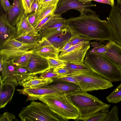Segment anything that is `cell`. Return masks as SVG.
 Listing matches in <instances>:
<instances>
[{
    "label": "cell",
    "mask_w": 121,
    "mask_h": 121,
    "mask_svg": "<svg viewBox=\"0 0 121 121\" xmlns=\"http://www.w3.org/2000/svg\"><path fill=\"white\" fill-rule=\"evenodd\" d=\"M90 41H83L65 51L59 52L58 58L67 63L83 64L86 54L90 48Z\"/></svg>",
    "instance_id": "cell-7"
},
{
    "label": "cell",
    "mask_w": 121,
    "mask_h": 121,
    "mask_svg": "<svg viewBox=\"0 0 121 121\" xmlns=\"http://www.w3.org/2000/svg\"><path fill=\"white\" fill-rule=\"evenodd\" d=\"M53 79V82L47 86L56 89L63 94L67 95L81 91L79 85L75 84L57 78Z\"/></svg>",
    "instance_id": "cell-19"
},
{
    "label": "cell",
    "mask_w": 121,
    "mask_h": 121,
    "mask_svg": "<svg viewBox=\"0 0 121 121\" xmlns=\"http://www.w3.org/2000/svg\"><path fill=\"white\" fill-rule=\"evenodd\" d=\"M90 44V46L92 48L88 50L90 52L103 54H104L105 52L106 48L105 44L96 41L91 42Z\"/></svg>",
    "instance_id": "cell-31"
},
{
    "label": "cell",
    "mask_w": 121,
    "mask_h": 121,
    "mask_svg": "<svg viewBox=\"0 0 121 121\" xmlns=\"http://www.w3.org/2000/svg\"><path fill=\"white\" fill-rule=\"evenodd\" d=\"M40 7L39 0H34L31 7L30 13L32 12H37Z\"/></svg>",
    "instance_id": "cell-43"
},
{
    "label": "cell",
    "mask_w": 121,
    "mask_h": 121,
    "mask_svg": "<svg viewBox=\"0 0 121 121\" xmlns=\"http://www.w3.org/2000/svg\"><path fill=\"white\" fill-rule=\"evenodd\" d=\"M32 52L15 48H0V55L3 61L12 60L24 55Z\"/></svg>",
    "instance_id": "cell-22"
},
{
    "label": "cell",
    "mask_w": 121,
    "mask_h": 121,
    "mask_svg": "<svg viewBox=\"0 0 121 121\" xmlns=\"http://www.w3.org/2000/svg\"><path fill=\"white\" fill-rule=\"evenodd\" d=\"M47 59L48 64L49 67L54 69L63 67L65 65V62L58 58H54L48 57Z\"/></svg>",
    "instance_id": "cell-34"
},
{
    "label": "cell",
    "mask_w": 121,
    "mask_h": 121,
    "mask_svg": "<svg viewBox=\"0 0 121 121\" xmlns=\"http://www.w3.org/2000/svg\"><path fill=\"white\" fill-rule=\"evenodd\" d=\"M16 28L17 37L27 35H39L29 22L27 16L25 13L17 24Z\"/></svg>",
    "instance_id": "cell-20"
},
{
    "label": "cell",
    "mask_w": 121,
    "mask_h": 121,
    "mask_svg": "<svg viewBox=\"0 0 121 121\" xmlns=\"http://www.w3.org/2000/svg\"><path fill=\"white\" fill-rule=\"evenodd\" d=\"M87 40H88L85 38L73 35L68 42L72 46Z\"/></svg>",
    "instance_id": "cell-39"
},
{
    "label": "cell",
    "mask_w": 121,
    "mask_h": 121,
    "mask_svg": "<svg viewBox=\"0 0 121 121\" xmlns=\"http://www.w3.org/2000/svg\"><path fill=\"white\" fill-rule=\"evenodd\" d=\"M73 35L66 26L53 30L46 34L43 37L46 38L59 52Z\"/></svg>",
    "instance_id": "cell-9"
},
{
    "label": "cell",
    "mask_w": 121,
    "mask_h": 121,
    "mask_svg": "<svg viewBox=\"0 0 121 121\" xmlns=\"http://www.w3.org/2000/svg\"><path fill=\"white\" fill-rule=\"evenodd\" d=\"M96 2L111 5L112 7L115 6L114 0H92Z\"/></svg>",
    "instance_id": "cell-46"
},
{
    "label": "cell",
    "mask_w": 121,
    "mask_h": 121,
    "mask_svg": "<svg viewBox=\"0 0 121 121\" xmlns=\"http://www.w3.org/2000/svg\"><path fill=\"white\" fill-rule=\"evenodd\" d=\"M64 66L69 70L71 73L80 71H91L90 68L86 65L70 63L65 62Z\"/></svg>",
    "instance_id": "cell-27"
},
{
    "label": "cell",
    "mask_w": 121,
    "mask_h": 121,
    "mask_svg": "<svg viewBox=\"0 0 121 121\" xmlns=\"http://www.w3.org/2000/svg\"><path fill=\"white\" fill-rule=\"evenodd\" d=\"M81 2L89 4L91 3V1L92 0H78Z\"/></svg>",
    "instance_id": "cell-48"
},
{
    "label": "cell",
    "mask_w": 121,
    "mask_h": 121,
    "mask_svg": "<svg viewBox=\"0 0 121 121\" xmlns=\"http://www.w3.org/2000/svg\"><path fill=\"white\" fill-rule=\"evenodd\" d=\"M60 80L72 82L78 85V81L73 77L68 75L59 77L56 78Z\"/></svg>",
    "instance_id": "cell-42"
},
{
    "label": "cell",
    "mask_w": 121,
    "mask_h": 121,
    "mask_svg": "<svg viewBox=\"0 0 121 121\" xmlns=\"http://www.w3.org/2000/svg\"><path fill=\"white\" fill-rule=\"evenodd\" d=\"M14 39L24 43L35 44L41 38L39 35H27L17 36Z\"/></svg>",
    "instance_id": "cell-28"
},
{
    "label": "cell",
    "mask_w": 121,
    "mask_h": 121,
    "mask_svg": "<svg viewBox=\"0 0 121 121\" xmlns=\"http://www.w3.org/2000/svg\"><path fill=\"white\" fill-rule=\"evenodd\" d=\"M32 52L24 54L11 61L17 67H26L29 63Z\"/></svg>",
    "instance_id": "cell-30"
},
{
    "label": "cell",
    "mask_w": 121,
    "mask_h": 121,
    "mask_svg": "<svg viewBox=\"0 0 121 121\" xmlns=\"http://www.w3.org/2000/svg\"><path fill=\"white\" fill-rule=\"evenodd\" d=\"M66 26L74 35L90 41H109L112 38L107 21L101 20L95 11L67 19Z\"/></svg>",
    "instance_id": "cell-1"
},
{
    "label": "cell",
    "mask_w": 121,
    "mask_h": 121,
    "mask_svg": "<svg viewBox=\"0 0 121 121\" xmlns=\"http://www.w3.org/2000/svg\"><path fill=\"white\" fill-rule=\"evenodd\" d=\"M71 102L78 109L79 117L77 120L83 119L100 111L108 112L110 105L103 103L87 92L81 91L67 95Z\"/></svg>",
    "instance_id": "cell-2"
},
{
    "label": "cell",
    "mask_w": 121,
    "mask_h": 121,
    "mask_svg": "<svg viewBox=\"0 0 121 121\" xmlns=\"http://www.w3.org/2000/svg\"><path fill=\"white\" fill-rule=\"evenodd\" d=\"M54 70V69L49 68L48 70L42 73L39 77L45 79H54L59 76Z\"/></svg>",
    "instance_id": "cell-35"
},
{
    "label": "cell",
    "mask_w": 121,
    "mask_h": 121,
    "mask_svg": "<svg viewBox=\"0 0 121 121\" xmlns=\"http://www.w3.org/2000/svg\"><path fill=\"white\" fill-rule=\"evenodd\" d=\"M66 20L60 16L54 14L42 27L39 32L41 38L45 34L55 29L66 27Z\"/></svg>",
    "instance_id": "cell-17"
},
{
    "label": "cell",
    "mask_w": 121,
    "mask_h": 121,
    "mask_svg": "<svg viewBox=\"0 0 121 121\" xmlns=\"http://www.w3.org/2000/svg\"><path fill=\"white\" fill-rule=\"evenodd\" d=\"M35 44L24 43L13 38L5 41L0 47V48H13L29 51L34 47Z\"/></svg>",
    "instance_id": "cell-24"
},
{
    "label": "cell",
    "mask_w": 121,
    "mask_h": 121,
    "mask_svg": "<svg viewBox=\"0 0 121 121\" xmlns=\"http://www.w3.org/2000/svg\"><path fill=\"white\" fill-rule=\"evenodd\" d=\"M112 7L107 21L112 34L111 40L121 47V6L117 3Z\"/></svg>",
    "instance_id": "cell-10"
},
{
    "label": "cell",
    "mask_w": 121,
    "mask_h": 121,
    "mask_svg": "<svg viewBox=\"0 0 121 121\" xmlns=\"http://www.w3.org/2000/svg\"><path fill=\"white\" fill-rule=\"evenodd\" d=\"M26 67L32 76L41 74L49 68L47 58L33 52L31 54L29 62Z\"/></svg>",
    "instance_id": "cell-12"
},
{
    "label": "cell",
    "mask_w": 121,
    "mask_h": 121,
    "mask_svg": "<svg viewBox=\"0 0 121 121\" xmlns=\"http://www.w3.org/2000/svg\"><path fill=\"white\" fill-rule=\"evenodd\" d=\"M40 56L47 58H58L59 52L45 38H41L31 49Z\"/></svg>",
    "instance_id": "cell-13"
},
{
    "label": "cell",
    "mask_w": 121,
    "mask_h": 121,
    "mask_svg": "<svg viewBox=\"0 0 121 121\" xmlns=\"http://www.w3.org/2000/svg\"><path fill=\"white\" fill-rule=\"evenodd\" d=\"M37 12L31 13L27 16L28 20L30 23L33 26L36 19Z\"/></svg>",
    "instance_id": "cell-45"
},
{
    "label": "cell",
    "mask_w": 121,
    "mask_h": 121,
    "mask_svg": "<svg viewBox=\"0 0 121 121\" xmlns=\"http://www.w3.org/2000/svg\"><path fill=\"white\" fill-rule=\"evenodd\" d=\"M57 4L45 7L40 6L39 9L37 13V16L35 22L33 25L35 28L37 25L42 19L50 14H54Z\"/></svg>",
    "instance_id": "cell-25"
},
{
    "label": "cell",
    "mask_w": 121,
    "mask_h": 121,
    "mask_svg": "<svg viewBox=\"0 0 121 121\" xmlns=\"http://www.w3.org/2000/svg\"><path fill=\"white\" fill-rule=\"evenodd\" d=\"M38 99L46 104L53 111L67 121L77 120L79 117L78 109L65 94L45 95Z\"/></svg>",
    "instance_id": "cell-4"
},
{
    "label": "cell",
    "mask_w": 121,
    "mask_h": 121,
    "mask_svg": "<svg viewBox=\"0 0 121 121\" xmlns=\"http://www.w3.org/2000/svg\"><path fill=\"white\" fill-rule=\"evenodd\" d=\"M108 112L100 111L91 116L84 118L82 120L84 121H103Z\"/></svg>",
    "instance_id": "cell-33"
},
{
    "label": "cell",
    "mask_w": 121,
    "mask_h": 121,
    "mask_svg": "<svg viewBox=\"0 0 121 121\" xmlns=\"http://www.w3.org/2000/svg\"><path fill=\"white\" fill-rule=\"evenodd\" d=\"M31 76L30 71L26 67H17L15 76L19 85L21 86L23 82Z\"/></svg>",
    "instance_id": "cell-26"
},
{
    "label": "cell",
    "mask_w": 121,
    "mask_h": 121,
    "mask_svg": "<svg viewBox=\"0 0 121 121\" xmlns=\"http://www.w3.org/2000/svg\"><path fill=\"white\" fill-rule=\"evenodd\" d=\"M0 0L2 6L6 12H8L11 6L9 0Z\"/></svg>",
    "instance_id": "cell-44"
},
{
    "label": "cell",
    "mask_w": 121,
    "mask_h": 121,
    "mask_svg": "<svg viewBox=\"0 0 121 121\" xmlns=\"http://www.w3.org/2000/svg\"><path fill=\"white\" fill-rule=\"evenodd\" d=\"M34 0H22L24 10L25 14L27 16L30 13V8Z\"/></svg>",
    "instance_id": "cell-36"
},
{
    "label": "cell",
    "mask_w": 121,
    "mask_h": 121,
    "mask_svg": "<svg viewBox=\"0 0 121 121\" xmlns=\"http://www.w3.org/2000/svg\"><path fill=\"white\" fill-rule=\"evenodd\" d=\"M59 0H39L40 6L45 7L57 4Z\"/></svg>",
    "instance_id": "cell-41"
},
{
    "label": "cell",
    "mask_w": 121,
    "mask_h": 121,
    "mask_svg": "<svg viewBox=\"0 0 121 121\" xmlns=\"http://www.w3.org/2000/svg\"><path fill=\"white\" fill-rule=\"evenodd\" d=\"M54 70L59 75V77L68 75L71 73L70 71L64 66L56 68Z\"/></svg>",
    "instance_id": "cell-38"
},
{
    "label": "cell",
    "mask_w": 121,
    "mask_h": 121,
    "mask_svg": "<svg viewBox=\"0 0 121 121\" xmlns=\"http://www.w3.org/2000/svg\"><path fill=\"white\" fill-rule=\"evenodd\" d=\"M106 98L111 103L116 104L121 101V83Z\"/></svg>",
    "instance_id": "cell-29"
},
{
    "label": "cell",
    "mask_w": 121,
    "mask_h": 121,
    "mask_svg": "<svg viewBox=\"0 0 121 121\" xmlns=\"http://www.w3.org/2000/svg\"><path fill=\"white\" fill-rule=\"evenodd\" d=\"M84 63L92 71L111 82L121 81V69L103 54L88 51Z\"/></svg>",
    "instance_id": "cell-3"
},
{
    "label": "cell",
    "mask_w": 121,
    "mask_h": 121,
    "mask_svg": "<svg viewBox=\"0 0 121 121\" xmlns=\"http://www.w3.org/2000/svg\"><path fill=\"white\" fill-rule=\"evenodd\" d=\"M96 6L91 3L85 4L78 0H59L54 14L61 16L63 13L72 9L77 10L80 15L89 14L94 12L90 8Z\"/></svg>",
    "instance_id": "cell-8"
},
{
    "label": "cell",
    "mask_w": 121,
    "mask_h": 121,
    "mask_svg": "<svg viewBox=\"0 0 121 121\" xmlns=\"http://www.w3.org/2000/svg\"><path fill=\"white\" fill-rule=\"evenodd\" d=\"M17 37L16 28L9 22L7 13L1 14L0 17V47L6 40Z\"/></svg>",
    "instance_id": "cell-14"
},
{
    "label": "cell",
    "mask_w": 121,
    "mask_h": 121,
    "mask_svg": "<svg viewBox=\"0 0 121 121\" xmlns=\"http://www.w3.org/2000/svg\"><path fill=\"white\" fill-rule=\"evenodd\" d=\"M117 3L121 6V0H117Z\"/></svg>",
    "instance_id": "cell-49"
},
{
    "label": "cell",
    "mask_w": 121,
    "mask_h": 121,
    "mask_svg": "<svg viewBox=\"0 0 121 121\" xmlns=\"http://www.w3.org/2000/svg\"><path fill=\"white\" fill-rule=\"evenodd\" d=\"M105 46L106 51L103 54L121 69V47L111 40L109 41Z\"/></svg>",
    "instance_id": "cell-16"
},
{
    "label": "cell",
    "mask_w": 121,
    "mask_h": 121,
    "mask_svg": "<svg viewBox=\"0 0 121 121\" xmlns=\"http://www.w3.org/2000/svg\"><path fill=\"white\" fill-rule=\"evenodd\" d=\"M18 117L22 121H67L53 111L46 104L35 101L23 108Z\"/></svg>",
    "instance_id": "cell-5"
},
{
    "label": "cell",
    "mask_w": 121,
    "mask_h": 121,
    "mask_svg": "<svg viewBox=\"0 0 121 121\" xmlns=\"http://www.w3.org/2000/svg\"><path fill=\"white\" fill-rule=\"evenodd\" d=\"M20 93L26 95L28 97L29 100L38 99L39 98L49 95L63 94L56 89L47 85L37 88H24L18 89Z\"/></svg>",
    "instance_id": "cell-11"
},
{
    "label": "cell",
    "mask_w": 121,
    "mask_h": 121,
    "mask_svg": "<svg viewBox=\"0 0 121 121\" xmlns=\"http://www.w3.org/2000/svg\"><path fill=\"white\" fill-rule=\"evenodd\" d=\"M15 118V116L12 113L9 112H4L1 115L0 121H12Z\"/></svg>",
    "instance_id": "cell-37"
},
{
    "label": "cell",
    "mask_w": 121,
    "mask_h": 121,
    "mask_svg": "<svg viewBox=\"0 0 121 121\" xmlns=\"http://www.w3.org/2000/svg\"><path fill=\"white\" fill-rule=\"evenodd\" d=\"M13 3L7 12L8 21L15 27L24 13L22 0H13Z\"/></svg>",
    "instance_id": "cell-18"
},
{
    "label": "cell",
    "mask_w": 121,
    "mask_h": 121,
    "mask_svg": "<svg viewBox=\"0 0 121 121\" xmlns=\"http://www.w3.org/2000/svg\"><path fill=\"white\" fill-rule=\"evenodd\" d=\"M68 75L78 81L81 90L83 91L106 89L113 86L111 82L92 70L74 72Z\"/></svg>",
    "instance_id": "cell-6"
},
{
    "label": "cell",
    "mask_w": 121,
    "mask_h": 121,
    "mask_svg": "<svg viewBox=\"0 0 121 121\" xmlns=\"http://www.w3.org/2000/svg\"><path fill=\"white\" fill-rule=\"evenodd\" d=\"M16 68L17 67L11 61H3L2 66L0 68V82L17 80L15 76Z\"/></svg>",
    "instance_id": "cell-21"
},
{
    "label": "cell",
    "mask_w": 121,
    "mask_h": 121,
    "mask_svg": "<svg viewBox=\"0 0 121 121\" xmlns=\"http://www.w3.org/2000/svg\"><path fill=\"white\" fill-rule=\"evenodd\" d=\"M18 84L17 80L0 82V108H4L9 102L11 101L15 87Z\"/></svg>",
    "instance_id": "cell-15"
},
{
    "label": "cell",
    "mask_w": 121,
    "mask_h": 121,
    "mask_svg": "<svg viewBox=\"0 0 121 121\" xmlns=\"http://www.w3.org/2000/svg\"><path fill=\"white\" fill-rule=\"evenodd\" d=\"M118 111V107L114 106L110 112H108L103 121H118L119 118L117 115Z\"/></svg>",
    "instance_id": "cell-32"
},
{
    "label": "cell",
    "mask_w": 121,
    "mask_h": 121,
    "mask_svg": "<svg viewBox=\"0 0 121 121\" xmlns=\"http://www.w3.org/2000/svg\"><path fill=\"white\" fill-rule=\"evenodd\" d=\"M54 14H50L42 19L35 28L37 32L39 33L43 26L49 20Z\"/></svg>",
    "instance_id": "cell-40"
},
{
    "label": "cell",
    "mask_w": 121,
    "mask_h": 121,
    "mask_svg": "<svg viewBox=\"0 0 121 121\" xmlns=\"http://www.w3.org/2000/svg\"><path fill=\"white\" fill-rule=\"evenodd\" d=\"M35 75L30 77L21 86L24 88L39 87L47 85L53 81V79H43Z\"/></svg>",
    "instance_id": "cell-23"
},
{
    "label": "cell",
    "mask_w": 121,
    "mask_h": 121,
    "mask_svg": "<svg viewBox=\"0 0 121 121\" xmlns=\"http://www.w3.org/2000/svg\"><path fill=\"white\" fill-rule=\"evenodd\" d=\"M72 45L69 42L59 52L65 51L72 46Z\"/></svg>",
    "instance_id": "cell-47"
}]
</instances>
